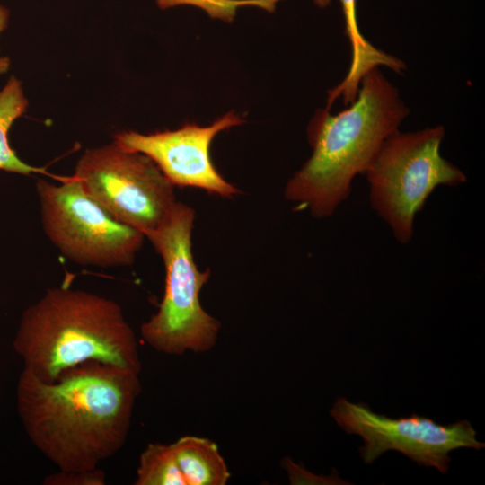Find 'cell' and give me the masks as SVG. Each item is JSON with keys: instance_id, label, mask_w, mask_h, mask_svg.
<instances>
[{"instance_id": "obj_1", "label": "cell", "mask_w": 485, "mask_h": 485, "mask_svg": "<svg viewBox=\"0 0 485 485\" xmlns=\"http://www.w3.org/2000/svg\"><path fill=\"white\" fill-rule=\"evenodd\" d=\"M141 391L139 375L98 361L52 382L23 368L17 412L31 443L58 471H90L125 445Z\"/></svg>"}, {"instance_id": "obj_2", "label": "cell", "mask_w": 485, "mask_h": 485, "mask_svg": "<svg viewBox=\"0 0 485 485\" xmlns=\"http://www.w3.org/2000/svg\"><path fill=\"white\" fill-rule=\"evenodd\" d=\"M380 67L362 79L355 100L337 114L325 107L307 127L312 154L287 181L284 195L316 218L331 216L364 174L384 141L409 114Z\"/></svg>"}, {"instance_id": "obj_3", "label": "cell", "mask_w": 485, "mask_h": 485, "mask_svg": "<svg viewBox=\"0 0 485 485\" xmlns=\"http://www.w3.org/2000/svg\"><path fill=\"white\" fill-rule=\"evenodd\" d=\"M23 368L45 382L88 361L140 375L136 334L120 305L68 287L48 288L22 313L13 340Z\"/></svg>"}, {"instance_id": "obj_4", "label": "cell", "mask_w": 485, "mask_h": 485, "mask_svg": "<svg viewBox=\"0 0 485 485\" xmlns=\"http://www.w3.org/2000/svg\"><path fill=\"white\" fill-rule=\"evenodd\" d=\"M193 208L178 201L164 224L148 237L165 268V287L157 312L140 328L143 340L159 353H206L216 344L220 322L202 307L200 292L210 278L191 251Z\"/></svg>"}, {"instance_id": "obj_5", "label": "cell", "mask_w": 485, "mask_h": 485, "mask_svg": "<svg viewBox=\"0 0 485 485\" xmlns=\"http://www.w3.org/2000/svg\"><path fill=\"white\" fill-rule=\"evenodd\" d=\"M444 137L442 126L398 129L384 141L364 173L373 209L402 244L410 242L415 216L436 187L466 181V175L441 155Z\"/></svg>"}, {"instance_id": "obj_6", "label": "cell", "mask_w": 485, "mask_h": 485, "mask_svg": "<svg viewBox=\"0 0 485 485\" xmlns=\"http://www.w3.org/2000/svg\"><path fill=\"white\" fill-rule=\"evenodd\" d=\"M43 231L67 260L83 266H130L145 235L113 217L74 175L36 183Z\"/></svg>"}, {"instance_id": "obj_7", "label": "cell", "mask_w": 485, "mask_h": 485, "mask_svg": "<svg viewBox=\"0 0 485 485\" xmlns=\"http://www.w3.org/2000/svg\"><path fill=\"white\" fill-rule=\"evenodd\" d=\"M74 177L113 217L145 237L164 224L178 202L174 186L148 156L116 141L85 150Z\"/></svg>"}, {"instance_id": "obj_8", "label": "cell", "mask_w": 485, "mask_h": 485, "mask_svg": "<svg viewBox=\"0 0 485 485\" xmlns=\"http://www.w3.org/2000/svg\"><path fill=\"white\" fill-rule=\"evenodd\" d=\"M330 414L346 433L363 438L359 453L366 464L386 451L394 450L419 466L434 467L446 473L451 451L481 450L485 446L477 440L476 431L466 419L442 425L417 414L391 419L372 411L366 403L350 402L345 397L336 400Z\"/></svg>"}, {"instance_id": "obj_9", "label": "cell", "mask_w": 485, "mask_h": 485, "mask_svg": "<svg viewBox=\"0 0 485 485\" xmlns=\"http://www.w3.org/2000/svg\"><path fill=\"white\" fill-rule=\"evenodd\" d=\"M242 123V117L229 111L208 126L186 123L174 130L151 134L123 131L114 136V141L148 156L173 186L194 187L233 198L241 191L218 172L209 151L217 134Z\"/></svg>"}, {"instance_id": "obj_10", "label": "cell", "mask_w": 485, "mask_h": 485, "mask_svg": "<svg viewBox=\"0 0 485 485\" xmlns=\"http://www.w3.org/2000/svg\"><path fill=\"white\" fill-rule=\"evenodd\" d=\"M345 21V34L351 48V61L344 79L328 91L326 104L332 106L342 97L348 106L356 98L363 77L372 69L386 66L401 74L406 66L396 57L373 46L360 32L357 21V0H340Z\"/></svg>"}, {"instance_id": "obj_11", "label": "cell", "mask_w": 485, "mask_h": 485, "mask_svg": "<svg viewBox=\"0 0 485 485\" xmlns=\"http://www.w3.org/2000/svg\"><path fill=\"white\" fill-rule=\"evenodd\" d=\"M172 445L186 485H225L228 482L231 473L214 441L187 435Z\"/></svg>"}, {"instance_id": "obj_12", "label": "cell", "mask_w": 485, "mask_h": 485, "mask_svg": "<svg viewBox=\"0 0 485 485\" xmlns=\"http://www.w3.org/2000/svg\"><path fill=\"white\" fill-rule=\"evenodd\" d=\"M28 108L22 83L11 76L0 91V170L29 176L33 173L48 174L45 168L30 165L21 160L8 141V133L13 122Z\"/></svg>"}, {"instance_id": "obj_13", "label": "cell", "mask_w": 485, "mask_h": 485, "mask_svg": "<svg viewBox=\"0 0 485 485\" xmlns=\"http://www.w3.org/2000/svg\"><path fill=\"white\" fill-rule=\"evenodd\" d=\"M135 485H186L172 444L150 443L139 456Z\"/></svg>"}, {"instance_id": "obj_14", "label": "cell", "mask_w": 485, "mask_h": 485, "mask_svg": "<svg viewBox=\"0 0 485 485\" xmlns=\"http://www.w3.org/2000/svg\"><path fill=\"white\" fill-rule=\"evenodd\" d=\"M160 9L192 5L204 10L211 18L228 21L236 9V0H156Z\"/></svg>"}, {"instance_id": "obj_15", "label": "cell", "mask_w": 485, "mask_h": 485, "mask_svg": "<svg viewBox=\"0 0 485 485\" xmlns=\"http://www.w3.org/2000/svg\"><path fill=\"white\" fill-rule=\"evenodd\" d=\"M44 485H104L105 473L100 468L84 472L57 471L47 475Z\"/></svg>"}, {"instance_id": "obj_16", "label": "cell", "mask_w": 485, "mask_h": 485, "mask_svg": "<svg viewBox=\"0 0 485 485\" xmlns=\"http://www.w3.org/2000/svg\"><path fill=\"white\" fill-rule=\"evenodd\" d=\"M281 466L286 470L291 484H337L340 483L339 481H343L336 474L316 475L295 463L289 457L282 460Z\"/></svg>"}, {"instance_id": "obj_17", "label": "cell", "mask_w": 485, "mask_h": 485, "mask_svg": "<svg viewBox=\"0 0 485 485\" xmlns=\"http://www.w3.org/2000/svg\"><path fill=\"white\" fill-rule=\"evenodd\" d=\"M10 12L4 5L0 4V35L7 28Z\"/></svg>"}, {"instance_id": "obj_18", "label": "cell", "mask_w": 485, "mask_h": 485, "mask_svg": "<svg viewBox=\"0 0 485 485\" xmlns=\"http://www.w3.org/2000/svg\"><path fill=\"white\" fill-rule=\"evenodd\" d=\"M11 61L6 57H0V75L7 72L10 67Z\"/></svg>"}, {"instance_id": "obj_19", "label": "cell", "mask_w": 485, "mask_h": 485, "mask_svg": "<svg viewBox=\"0 0 485 485\" xmlns=\"http://www.w3.org/2000/svg\"><path fill=\"white\" fill-rule=\"evenodd\" d=\"M313 4L320 8H325L330 5L331 0H313Z\"/></svg>"}]
</instances>
